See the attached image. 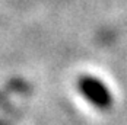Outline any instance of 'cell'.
I'll return each mask as SVG.
<instances>
[{"instance_id":"1","label":"cell","mask_w":127,"mask_h":125,"mask_svg":"<svg viewBox=\"0 0 127 125\" xmlns=\"http://www.w3.org/2000/svg\"><path fill=\"white\" fill-rule=\"evenodd\" d=\"M77 86L80 93L85 96V99L91 102L98 109H107L111 106L113 96L110 93L108 87L102 83L99 79L92 76H83L79 79Z\"/></svg>"}]
</instances>
